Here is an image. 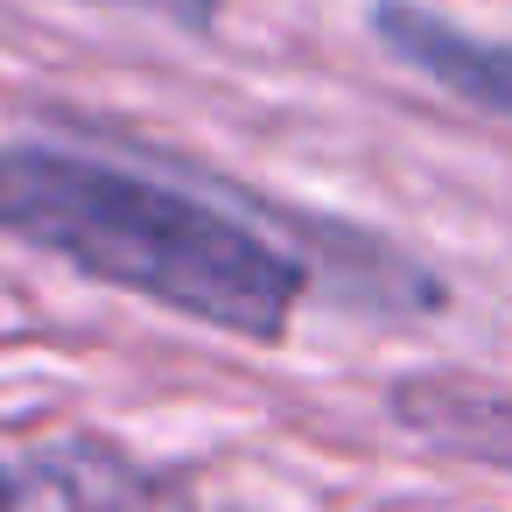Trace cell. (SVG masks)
I'll list each match as a JSON object with an SVG mask.
<instances>
[{"label": "cell", "instance_id": "1", "mask_svg": "<svg viewBox=\"0 0 512 512\" xmlns=\"http://www.w3.org/2000/svg\"><path fill=\"white\" fill-rule=\"evenodd\" d=\"M0 239L246 344H281L309 295V267L225 204L50 141H0Z\"/></svg>", "mask_w": 512, "mask_h": 512}, {"label": "cell", "instance_id": "2", "mask_svg": "<svg viewBox=\"0 0 512 512\" xmlns=\"http://www.w3.org/2000/svg\"><path fill=\"white\" fill-rule=\"evenodd\" d=\"M365 29L400 71H414L435 92H449V99L512 127V43L505 36H477V29L421 8V0H372Z\"/></svg>", "mask_w": 512, "mask_h": 512}, {"label": "cell", "instance_id": "3", "mask_svg": "<svg viewBox=\"0 0 512 512\" xmlns=\"http://www.w3.org/2000/svg\"><path fill=\"white\" fill-rule=\"evenodd\" d=\"M386 414L428 442L435 456L484 463L512 477V393L505 386H470V379H400L386 386Z\"/></svg>", "mask_w": 512, "mask_h": 512}, {"label": "cell", "instance_id": "4", "mask_svg": "<svg viewBox=\"0 0 512 512\" xmlns=\"http://www.w3.org/2000/svg\"><path fill=\"white\" fill-rule=\"evenodd\" d=\"M92 8H127V15H155V22H176V29L204 36V29H218L225 0H92Z\"/></svg>", "mask_w": 512, "mask_h": 512}, {"label": "cell", "instance_id": "5", "mask_svg": "<svg viewBox=\"0 0 512 512\" xmlns=\"http://www.w3.org/2000/svg\"><path fill=\"white\" fill-rule=\"evenodd\" d=\"M15 498H22V484H15V470L0 463V512H15Z\"/></svg>", "mask_w": 512, "mask_h": 512}]
</instances>
